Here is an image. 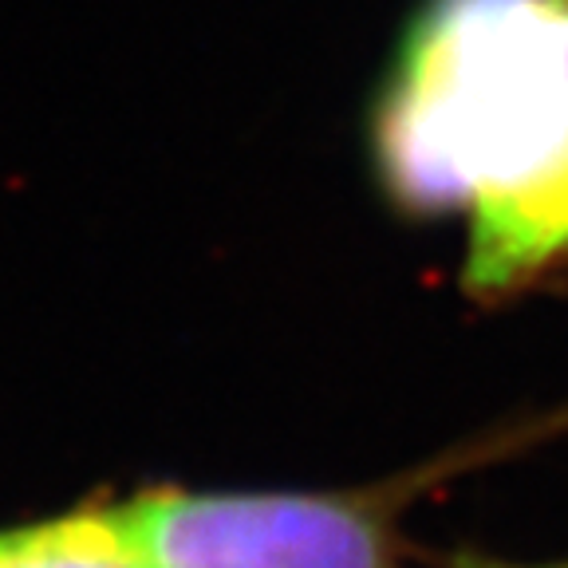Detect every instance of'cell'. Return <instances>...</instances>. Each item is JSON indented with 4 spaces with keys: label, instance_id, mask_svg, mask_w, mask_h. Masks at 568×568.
<instances>
[{
    "label": "cell",
    "instance_id": "6da1fadb",
    "mask_svg": "<svg viewBox=\"0 0 568 568\" xmlns=\"http://www.w3.org/2000/svg\"><path fill=\"white\" fill-rule=\"evenodd\" d=\"M379 174L470 217L466 284L501 293L568 248V0H430L375 119Z\"/></svg>",
    "mask_w": 568,
    "mask_h": 568
},
{
    "label": "cell",
    "instance_id": "3957f363",
    "mask_svg": "<svg viewBox=\"0 0 568 568\" xmlns=\"http://www.w3.org/2000/svg\"><path fill=\"white\" fill-rule=\"evenodd\" d=\"M0 568H146L111 529L103 509L0 532Z\"/></svg>",
    "mask_w": 568,
    "mask_h": 568
},
{
    "label": "cell",
    "instance_id": "7a4b0ae2",
    "mask_svg": "<svg viewBox=\"0 0 568 568\" xmlns=\"http://www.w3.org/2000/svg\"><path fill=\"white\" fill-rule=\"evenodd\" d=\"M103 514L146 568H399L379 514L347 497L151 489Z\"/></svg>",
    "mask_w": 568,
    "mask_h": 568
}]
</instances>
